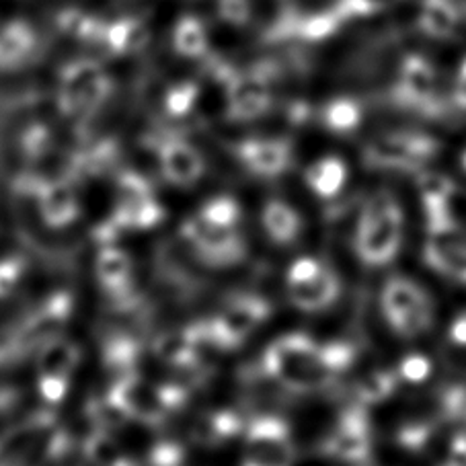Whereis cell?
Masks as SVG:
<instances>
[{
	"mask_svg": "<svg viewBox=\"0 0 466 466\" xmlns=\"http://www.w3.org/2000/svg\"><path fill=\"white\" fill-rule=\"evenodd\" d=\"M288 299L302 312L331 309L341 294L337 273L317 257H299L286 273Z\"/></svg>",
	"mask_w": 466,
	"mask_h": 466,
	"instance_id": "5",
	"label": "cell"
},
{
	"mask_svg": "<svg viewBox=\"0 0 466 466\" xmlns=\"http://www.w3.org/2000/svg\"><path fill=\"white\" fill-rule=\"evenodd\" d=\"M198 101V86L194 83H183L175 86L171 93L167 95V109L173 116H185L194 109Z\"/></svg>",
	"mask_w": 466,
	"mask_h": 466,
	"instance_id": "30",
	"label": "cell"
},
{
	"mask_svg": "<svg viewBox=\"0 0 466 466\" xmlns=\"http://www.w3.org/2000/svg\"><path fill=\"white\" fill-rule=\"evenodd\" d=\"M397 382V372H387V370L370 372L366 379L358 384L360 405H379L382 400H387L392 392H395Z\"/></svg>",
	"mask_w": 466,
	"mask_h": 466,
	"instance_id": "27",
	"label": "cell"
},
{
	"mask_svg": "<svg viewBox=\"0 0 466 466\" xmlns=\"http://www.w3.org/2000/svg\"><path fill=\"white\" fill-rule=\"evenodd\" d=\"M111 88V76L97 60H75L60 75L58 107L68 117H86L103 107Z\"/></svg>",
	"mask_w": 466,
	"mask_h": 466,
	"instance_id": "4",
	"label": "cell"
},
{
	"mask_svg": "<svg viewBox=\"0 0 466 466\" xmlns=\"http://www.w3.org/2000/svg\"><path fill=\"white\" fill-rule=\"evenodd\" d=\"M158 160L160 171L167 177V181L177 185V187H191L202 179L206 171L204 157L199 155V150L179 138L160 144Z\"/></svg>",
	"mask_w": 466,
	"mask_h": 466,
	"instance_id": "17",
	"label": "cell"
},
{
	"mask_svg": "<svg viewBox=\"0 0 466 466\" xmlns=\"http://www.w3.org/2000/svg\"><path fill=\"white\" fill-rule=\"evenodd\" d=\"M440 144L428 134L392 132L370 142L366 157L372 165L390 168H420L438 155Z\"/></svg>",
	"mask_w": 466,
	"mask_h": 466,
	"instance_id": "9",
	"label": "cell"
},
{
	"mask_svg": "<svg viewBox=\"0 0 466 466\" xmlns=\"http://www.w3.org/2000/svg\"><path fill=\"white\" fill-rule=\"evenodd\" d=\"M152 466H181L183 452L177 444H160L150 456Z\"/></svg>",
	"mask_w": 466,
	"mask_h": 466,
	"instance_id": "34",
	"label": "cell"
},
{
	"mask_svg": "<svg viewBox=\"0 0 466 466\" xmlns=\"http://www.w3.org/2000/svg\"><path fill=\"white\" fill-rule=\"evenodd\" d=\"M238 160L257 177H279L292 165V147L278 138L245 140L237 148Z\"/></svg>",
	"mask_w": 466,
	"mask_h": 466,
	"instance_id": "16",
	"label": "cell"
},
{
	"mask_svg": "<svg viewBox=\"0 0 466 466\" xmlns=\"http://www.w3.org/2000/svg\"><path fill=\"white\" fill-rule=\"evenodd\" d=\"M431 438V428L425 423H415V425H405L399 433V441L407 450H421L428 444Z\"/></svg>",
	"mask_w": 466,
	"mask_h": 466,
	"instance_id": "31",
	"label": "cell"
},
{
	"mask_svg": "<svg viewBox=\"0 0 466 466\" xmlns=\"http://www.w3.org/2000/svg\"><path fill=\"white\" fill-rule=\"evenodd\" d=\"M353 361V345L345 341L319 343L302 333L278 337L263 353L265 372L286 389L299 392L325 389Z\"/></svg>",
	"mask_w": 466,
	"mask_h": 466,
	"instance_id": "1",
	"label": "cell"
},
{
	"mask_svg": "<svg viewBox=\"0 0 466 466\" xmlns=\"http://www.w3.org/2000/svg\"><path fill=\"white\" fill-rule=\"evenodd\" d=\"M372 452V431L364 405L350 407L343 411L335 430L325 440V454L335 461L361 464Z\"/></svg>",
	"mask_w": 466,
	"mask_h": 466,
	"instance_id": "11",
	"label": "cell"
},
{
	"mask_svg": "<svg viewBox=\"0 0 466 466\" xmlns=\"http://www.w3.org/2000/svg\"><path fill=\"white\" fill-rule=\"evenodd\" d=\"M248 0H218V15L227 23L240 25L248 19Z\"/></svg>",
	"mask_w": 466,
	"mask_h": 466,
	"instance_id": "33",
	"label": "cell"
},
{
	"mask_svg": "<svg viewBox=\"0 0 466 466\" xmlns=\"http://www.w3.org/2000/svg\"><path fill=\"white\" fill-rule=\"evenodd\" d=\"M405 216L395 196L380 191L361 208L356 227V253L370 268H384L395 261L403 245Z\"/></svg>",
	"mask_w": 466,
	"mask_h": 466,
	"instance_id": "2",
	"label": "cell"
},
{
	"mask_svg": "<svg viewBox=\"0 0 466 466\" xmlns=\"http://www.w3.org/2000/svg\"><path fill=\"white\" fill-rule=\"evenodd\" d=\"M448 466H466V433H458L450 441Z\"/></svg>",
	"mask_w": 466,
	"mask_h": 466,
	"instance_id": "35",
	"label": "cell"
},
{
	"mask_svg": "<svg viewBox=\"0 0 466 466\" xmlns=\"http://www.w3.org/2000/svg\"><path fill=\"white\" fill-rule=\"evenodd\" d=\"M23 276L21 259H5L0 261V296H6L15 290Z\"/></svg>",
	"mask_w": 466,
	"mask_h": 466,
	"instance_id": "32",
	"label": "cell"
},
{
	"mask_svg": "<svg viewBox=\"0 0 466 466\" xmlns=\"http://www.w3.org/2000/svg\"><path fill=\"white\" fill-rule=\"evenodd\" d=\"M183 238L194 247L196 255L216 268L235 265L245 257V243L238 227L208 220L204 214H194L183 224Z\"/></svg>",
	"mask_w": 466,
	"mask_h": 466,
	"instance_id": "7",
	"label": "cell"
},
{
	"mask_svg": "<svg viewBox=\"0 0 466 466\" xmlns=\"http://www.w3.org/2000/svg\"><path fill=\"white\" fill-rule=\"evenodd\" d=\"M86 454L97 466H117L124 461V456L117 452L114 440L106 436V433H97V436L88 440Z\"/></svg>",
	"mask_w": 466,
	"mask_h": 466,
	"instance_id": "28",
	"label": "cell"
},
{
	"mask_svg": "<svg viewBox=\"0 0 466 466\" xmlns=\"http://www.w3.org/2000/svg\"><path fill=\"white\" fill-rule=\"evenodd\" d=\"M148 42V29L138 19H117L103 23L99 44L106 46L111 54H130L140 50Z\"/></svg>",
	"mask_w": 466,
	"mask_h": 466,
	"instance_id": "23",
	"label": "cell"
},
{
	"mask_svg": "<svg viewBox=\"0 0 466 466\" xmlns=\"http://www.w3.org/2000/svg\"><path fill=\"white\" fill-rule=\"evenodd\" d=\"M199 343L191 329L187 331H175L160 335L155 341V353L160 361L173 366H187L198 358Z\"/></svg>",
	"mask_w": 466,
	"mask_h": 466,
	"instance_id": "25",
	"label": "cell"
},
{
	"mask_svg": "<svg viewBox=\"0 0 466 466\" xmlns=\"http://www.w3.org/2000/svg\"><path fill=\"white\" fill-rule=\"evenodd\" d=\"M228 116L238 122L261 117L271 106V93L259 75H232L227 86Z\"/></svg>",
	"mask_w": 466,
	"mask_h": 466,
	"instance_id": "14",
	"label": "cell"
},
{
	"mask_svg": "<svg viewBox=\"0 0 466 466\" xmlns=\"http://www.w3.org/2000/svg\"><path fill=\"white\" fill-rule=\"evenodd\" d=\"M97 278L101 286L111 294H124L132 284V261L122 248L103 247L97 255Z\"/></svg>",
	"mask_w": 466,
	"mask_h": 466,
	"instance_id": "22",
	"label": "cell"
},
{
	"mask_svg": "<svg viewBox=\"0 0 466 466\" xmlns=\"http://www.w3.org/2000/svg\"><path fill=\"white\" fill-rule=\"evenodd\" d=\"M163 220V208L157 202L150 185L140 175H124L117 187L114 227L152 228Z\"/></svg>",
	"mask_w": 466,
	"mask_h": 466,
	"instance_id": "12",
	"label": "cell"
},
{
	"mask_svg": "<svg viewBox=\"0 0 466 466\" xmlns=\"http://www.w3.org/2000/svg\"><path fill=\"white\" fill-rule=\"evenodd\" d=\"M397 376L405 382L421 384L431 376V361L423 353H409V356L400 360Z\"/></svg>",
	"mask_w": 466,
	"mask_h": 466,
	"instance_id": "29",
	"label": "cell"
},
{
	"mask_svg": "<svg viewBox=\"0 0 466 466\" xmlns=\"http://www.w3.org/2000/svg\"><path fill=\"white\" fill-rule=\"evenodd\" d=\"M78 364L80 350L72 341L54 339L44 345L37 356V387L46 403H62Z\"/></svg>",
	"mask_w": 466,
	"mask_h": 466,
	"instance_id": "10",
	"label": "cell"
},
{
	"mask_svg": "<svg viewBox=\"0 0 466 466\" xmlns=\"http://www.w3.org/2000/svg\"><path fill=\"white\" fill-rule=\"evenodd\" d=\"M425 263L441 276L466 284V228L456 224L440 235H430Z\"/></svg>",
	"mask_w": 466,
	"mask_h": 466,
	"instance_id": "13",
	"label": "cell"
},
{
	"mask_svg": "<svg viewBox=\"0 0 466 466\" xmlns=\"http://www.w3.org/2000/svg\"><path fill=\"white\" fill-rule=\"evenodd\" d=\"M296 450L288 423L278 417H259L247 428L240 466H294Z\"/></svg>",
	"mask_w": 466,
	"mask_h": 466,
	"instance_id": "8",
	"label": "cell"
},
{
	"mask_svg": "<svg viewBox=\"0 0 466 466\" xmlns=\"http://www.w3.org/2000/svg\"><path fill=\"white\" fill-rule=\"evenodd\" d=\"M448 337H450V341L458 345V348H466V310L462 312V315H458L452 323H450Z\"/></svg>",
	"mask_w": 466,
	"mask_h": 466,
	"instance_id": "36",
	"label": "cell"
},
{
	"mask_svg": "<svg viewBox=\"0 0 466 466\" xmlns=\"http://www.w3.org/2000/svg\"><path fill=\"white\" fill-rule=\"evenodd\" d=\"M361 122V111L350 99H337L329 103L323 111V124L333 134H351L358 130Z\"/></svg>",
	"mask_w": 466,
	"mask_h": 466,
	"instance_id": "26",
	"label": "cell"
},
{
	"mask_svg": "<svg viewBox=\"0 0 466 466\" xmlns=\"http://www.w3.org/2000/svg\"><path fill=\"white\" fill-rule=\"evenodd\" d=\"M263 230L276 245H290L302 232V218L284 199H269L261 214Z\"/></svg>",
	"mask_w": 466,
	"mask_h": 466,
	"instance_id": "21",
	"label": "cell"
},
{
	"mask_svg": "<svg viewBox=\"0 0 466 466\" xmlns=\"http://www.w3.org/2000/svg\"><path fill=\"white\" fill-rule=\"evenodd\" d=\"M454 191V181L446 175L428 173L420 179V198L430 235H440V232L456 227L452 216Z\"/></svg>",
	"mask_w": 466,
	"mask_h": 466,
	"instance_id": "15",
	"label": "cell"
},
{
	"mask_svg": "<svg viewBox=\"0 0 466 466\" xmlns=\"http://www.w3.org/2000/svg\"><path fill=\"white\" fill-rule=\"evenodd\" d=\"M461 167H462V171L466 173V148L462 150V155H461Z\"/></svg>",
	"mask_w": 466,
	"mask_h": 466,
	"instance_id": "37",
	"label": "cell"
},
{
	"mask_svg": "<svg viewBox=\"0 0 466 466\" xmlns=\"http://www.w3.org/2000/svg\"><path fill=\"white\" fill-rule=\"evenodd\" d=\"M380 304L389 327L405 339L428 333L436 317V309L425 288L403 276L390 278L384 284Z\"/></svg>",
	"mask_w": 466,
	"mask_h": 466,
	"instance_id": "3",
	"label": "cell"
},
{
	"mask_svg": "<svg viewBox=\"0 0 466 466\" xmlns=\"http://www.w3.org/2000/svg\"><path fill=\"white\" fill-rule=\"evenodd\" d=\"M39 214L52 228H64L78 218V199L66 181L44 183L37 189Z\"/></svg>",
	"mask_w": 466,
	"mask_h": 466,
	"instance_id": "19",
	"label": "cell"
},
{
	"mask_svg": "<svg viewBox=\"0 0 466 466\" xmlns=\"http://www.w3.org/2000/svg\"><path fill=\"white\" fill-rule=\"evenodd\" d=\"M37 34L27 21H9L0 25V70H17L34 58Z\"/></svg>",
	"mask_w": 466,
	"mask_h": 466,
	"instance_id": "18",
	"label": "cell"
},
{
	"mask_svg": "<svg viewBox=\"0 0 466 466\" xmlns=\"http://www.w3.org/2000/svg\"><path fill=\"white\" fill-rule=\"evenodd\" d=\"M350 181V167L343 158L327 155L315 160L304 173L307 187L320 199H333Z\"/></svg>",
	"mask_w": 466,
	"mask_h": 466,
	"instance_id": "20",
	"label": "cell"
},
{
	"mask_svg": "<svg viewBox=\"0 0 466 466\" xmlns=\"http://www.w3.org/2000/svg\"><path fill=\"white\" fill-rule=\"evenodd\" d=\"M109 400L126 415V420L157 425L165 420L168 409L179 403V392L155 387L138 374H124L111 389Z\"/></svg>",
	"mask_w": 466,
	"mask_h": 466,
	"instance_id": "6",
	"label": "cell"
},
{
	"mask_svg": "<svg viewBox=\"0 0 466 466\" xmlns=\"http://www.w3.org/2000/svg\"><path fill=\"white\" fill-rule=\"evenodd\" d=\"M208 46H210V37H208V29L202 19L194 17V15H185L175 23L173 47L183 58H202L208 52Z\"/></svg>",
	"mask_w": 466,
	"mask_h": 466,
	"instance_id": "24",
	"label": "cell"
}]
</instances>
